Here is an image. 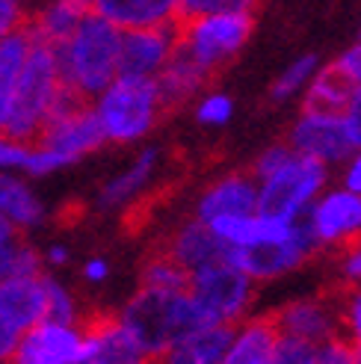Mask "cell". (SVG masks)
I'll return each instance as SVG.
<instances>
[{"mask_svg":"<svg viewBox=\"0 0 361 364\" xmlns=\"http://www.w3.org/2000/svg\"><path fill=\"white\" fill-rule=\"evenodd\" d=\"M104 134L89 110V101L71 95L68 89L63 92L57 110L42 127V134L30 142V163L27 178H48L63 169L77 166L80 160L104 149Z\"/></svg>","mask_w":361,"mask_h":364,"instance_id":"6da1fadb","label":"cell"},{"mask_svg":"<svg viewBox=\"0 0 361 364\" xmlns=\"http://www.w3.org/2000/svg\"><path fill=\"white\" fill-rule=\"evenodd\" d=\"M119 50H122V30H116L95 12L86 15L71 30L68 39H63L53 48L63 86L83 101L95 98L107 83L119 77Z\"/></svg>","mask_w":361,"mask_h":364,"instance_id":"7a4b0ae2","label":"cell"},{"mask_svg":"<svg viewBox=\"0 0 361 364\" xmlns=\"http://www.w3.org/2000/svg\"><path fill=\"white\" fill-rule=\"evenodd\" d=\"M89 110L107 145H136L157 131L160 119L166 116V104L160 98L157 80L116 77L95 98H89Z\"/></svg>","mask_w":361,"mask_h":364,"instance_id":"3957f363","label":"cell"},{"mask_svg":"<svg viewBox=\"0 0 361 364\" xmlns=\"http://www.w3.org/2000/svg\"><path fill=\"white\" fill-rule=\"evenodd\" d=\"M122 326L139 343L151 361L163 355L178 338L208 326L195 311L187 290H151L139 287L119 311Z\"/></svg>","mask_w":361,"mask_h":364,"instance_id":"277c9868","label":"cell"},{"mask_svg":"<svg viewBox=\"0 0 361 364\" xmlns=\"http://www.w3.org/2000/svg\"><path fill=\"white\" fill-rule=\"evenodd\" d=\"M63 92H65V86H63V77H60L53 48L33 39V48L27 53V63L21 68V75H18V83H15L12 101L6 107L0 134H9L15 139L33 142L42 134V127L48 124L53 110H57Z\"/></svg>","mask_w":361,"mask_h":364,"instance_id":"5b68a950","label":"cell"},{"mask_svg":"<svg viewBox=\"0 0 361 364\" xmlns=\"http://www.w3.org/2000/svg\"><path fill=\"white\" fill-rule=\"evenodd\" d=\"M255 33V9H228L178 21V50L213 77L243 53Z\"/></svg>","mask_w":361,"mask_h":364,"instance_id":"8992f818","label":"cell"},{"mask_svg":"<svg viewBox=\"0 0 361 364\" xmlns=\"http://www.w3.org/2000/svg\"><path fill=\"white\" fill-rule=\"evenodd\" d=\"M187 296L193 299L205 323L237 326L240 320H246L252 302H255V282L237 264L222 258L190 272Z\"/></svg>","mask_w":361,"mask_h":364,"instance_id":"52a82bcc","label":"cell"},{"mask_svg":"<svg viewBox=\"0 0 361 364\" xmlns=\"http://www.w3.org/2000/svg\"><path fill=\"white\" fill-rule=\"evenodd\" d=\"M326 187L329 166L293 151L279 169L258 178V210L296 223Z\"/></svg>","mask_w":361,"mask_h":364,"instance_id":"ba28073f","label":"cell"},{"mask_svg":"<svg viewBox=\"0 0 361 364\" xmlns=\"http://www.w3.org/2000/svg\"><path fill=\"white\" fill-rule=\"evenodd\" d=\"M302 225L317 252H338L361 240V193H352L344 184L326 187L305 210Z\"/></svg>","mask_w":361,"mask_h":364,"instance_id":"9c48e42d","label":"cell"},{"mask_svg":"<svg viewBox=\"0 0 361 364\" xmlns=\"http://www.w3.org/2000/svg\"><path fill=\"white\" fill-rule=\"evenodd\" d=\"M317 255V246L311 243L308 231H305L302 220L291 234H284L279 240H266L258 246L246 249H228V261L237 264L252 282H273L281 279L287 272L299 269L302 264H308Z\"/></svg>","mask_w":361,"mask_h":364,"instance_id":"30bf717a","label":"cell"},{"mask_svg":"<svg viewBox=\"0 0 361 364\" xmlns=\"http://www.w3.org/2000/svg\"><path fill=\"white\" fill-rule=\"evenodd\" d=\"M284 142L302 157H311L323 166H340L347 160V154L352 151L350 134L344 127L340 113H326V110H308L302 107L299 116L287 127Z\"/></svg>","mask_w":361,"mask_h":364,"instance_id":"8fae6325","label":"cell"},{"mask_svg":"<svg viewBox=\"0 0 361 364\" xmlns=\"http://www.w3.org/2000/svg\"><path fill=\"white\" fill-rule=\"evenodd\" d=\"M279 335H291L320 343L340 335V320H338V294H317V296H299L284 302L276 311H269Z\"/></svg>","mask_w":361,"mask_h":364,"instance_id":"7c38bea8","label":"cell"},{"mask_svg":"<svg viewBox=\"0 0 361 364\" xmlns=\"http://www.w3.org/2000/svg\"><path fill=\"white\" fill-rule=\"evenodd\" d=\"M178 53V27H149L122 33L119 77L157 80Z\"/></svg>","mask_w":361,"mask_h":364,"instance_id":"4fadbf2b","label":"cell"},{"mask_svg":"<svg viewBox=\"0 0 361 364\" xmlns=\"http://www.w3.org/2000/svg\"><path fill=\"white\" fill-rule=\"evenodd\" d=\"M160 169H163V154L154 145H146L139 149L131 163L124 169L113 172L110 178L104 181L95 193V208L104 213H119L128 210L131 205H136L142 196L151 190V184L157 181Z\"/></svg>","mask_w":361,"mask_h":364,"instance_id":"5bb4252c","label":"cell"},{"mask_svg":"<svg viewBox=\"0 0 361 364\" xmlns=\"http://www.w3.org/2000/svg\"><path fill=\"white\" fill-rule=\"evenodd\" d=\"M83 347L80 326L39 320L21 335L6 364H71Z\"/></svg>","mask_w":361,"mask_h":364,"instance_id":"9a60e30c","label":"cell"},{"mask_svg":"<svg viewBox=\"0 0 361 364\" xmlns=\"http://www.w3.org/2000/svg\"><path fill=\"white\" fill-rule=\"evenodd\" d=\"M258 210V181L252 172H225L213 178L210 184L198 193L193 216L205 225L225 220V216H246Z\"/></svg>","mask_w":361,"mask_h":364,"instance_id":"2e32d148","label":"cell"},{"mask_svg":"<svg viewBox=\"0 0 361 364\" xmlns=\"http://www.w3.org/2000/svg\"><path fill=\"white\" fill-rule=\"evenodd\" d=\"M92 12L122 33L149 27H178L180 0H95Z\"/></svg>","mask_w":361,"mask_h":364,"instance_id":"e0dca14e","label":"cell"},{"mask_svg":"<svg viewBox=\"0 0 361 364\" xmlns=\"http://www.w3.org/2000/svg\"><path fill=\"white\" fill-rule=\"evenodd\" d=\"M160 249H163L166 255H172V258L184 267L187 272L205 267V264L228 258V249L216 240V234L202 220H195V216H190V220H184V223H178L169 231V237L160 243Z\"/></svg>","mask_w":361,"mask_h":364,"instance_id":"ac0fdd59","label":"cell"},{"mask_svg":"<svg viewBox=\"0 0 361 364\" xmlns=\"http://www.w3.org/2000/svg\"><path fill=\"white\" fill-rule=\"evenodd\" d=\"M0 317L18 332L45 320V272L42 276H6L0 282Z\"/></svg>","mask_w":361,"mask_h":364,"instance_id":"d6986e66","label":"cell"},{"mask_svg":"<svg viewBox=\"0 0 361 364\" xmlns=\"http://www.w3.org/2000/svg\"><path fill=\"white\" fill-rule=\"evenodd\" d=\"M0 220L18 234L39 228L48 220L42 196L33 190V181L15 172H0Z\"/></svg>","mask_w":361,"mask_h":364,"instance_id":"ffe728a7","label":"cell"},{"mask_svg":"<svg viewBox=\"0 0 361 364\" xmlns=\"http://www.w3.org/2000/svg\"><path fill=\"white\" fill-rule=\"evenodd\" d=\"M234 338V326L208 323L178 338L154 364H222Z\"/></svg>","mask_w":361,"mask_h":364,"instance_id":"44dd1931","label":"cell"},{"mask_svg":"<svg viewBox=\"0 0 361 364\" xmlns=\"http://www.w3.org/2000/svg\"><path fill=\"white\" fill-rule=\"evenodd\" d=\"M276 341H279V329L269 314L246 317L234 326V338L222 364H273Z\"/></svg>","mask_w":361,"mask_h":364,"instance_id":"7402d4cb","label":"cell"},{"mask_svg":"<svg viewBox=\"0 0 361 364\" xmlns=\"http://www.w3.org/2000/svg\"><path fill=\"white\" fill-rule=\"evenodd\" d=\"M92 6L95 0H48L39 12L30 15L27 30L36 42L57 48L86 15H92Z\"/></svg>","mask_w":361,"mask_h":364,"instance_id":"603a6c76","label":"cell"},{"mask_svg":"<svg viewBox=\"0 0 361 364\" xmlns=\"http://www.w3.org/2000/svg\"><path fill=\"white\" fill-rule=\"evenodd\" d=\"M208 83H210L208 71H202L180 50L169 60V65L160 71V77H157V89H160V98H163L166 110H175L180 104H193L208 89Z\"/></svg>","mask_w":361,"mask_h":364,"instance_id":"cb8c5ba5","label":"cell"},{"mask_svg":"<svg viewBox=\"0 0 361 364\" xmlns=\"http://www.w3.org/2000/svg\"><path fill=\"white\" fill-rule=\"evenodd\" d=\"M30 48H33V36H30L27 27L0 39V127H4L6 107H9V101H12L18 75H21V68H24V63H27Z\"/></svg>","mask_w":361,"mask_h":364,"instance_id":"d4e9b609","label":"cell"},{"mask_svg":"<svg viewBox=\"0 0 361 364\" xmlns=\"http://www.w3.org/2000/svg\"><path fill=\"white\" fill-rule=\"evenodd\" d=\"M350 92H352V86L340 77L332 65H320V71L314 75V80L308 83V89H305V95H302V107H308V110L340 113Z\"/></svg>","mask_w":361,"mask_h":364,"instance_id":"484cf974","label":"cell"},{"mask_svg":"<svg viewBox=\"0 0 361 364\" xmlns=\"http://www.w3.org/2000/svg\"><path fill=\"white\" fill-rule=\"evenodd\" d=\"M320 65L323 63H320L317 53H299L296 60H291L279 71V77L273 80V86H269V101L287 104V101L305 95V89H308V83L314 80Z\"/></svg>","mask_w":361,"mask_h":364,"instance_id":"4316f807","label":"cell"},{"mask_svg":"<svg viewBox=\"0 0 361 364\" xmlns=\"http://www.w3.org/2000/svg\"><path fill=\"white\" fill-rule=\"evenodd\" d=\"M190 272L180 267L172 255L163 249H151L139 267V287H151V290H187Z\"/></svg>","mask_w":361,"mask_h":364,"instance_id":"83f0119b","label":"cell"},{"mask_svg":"<svg viewBox=\"0 0 361 364\" xmlns=\"http://www.w3.org/2000/svg\"><path fill=\"white\" fill-rule=\"evenodd\" d=\"M193 119L198 127H208V131L225 127L234 119V98L222 89H205L193 101Z\"/></svg>","mask_w":361,"mask_h":364,"instance_id":"f1b7e54d","label":"cell"},{"mask_svg":"<svg viewBox=\"0 0 361 364\" xmlns=\"http://www.w3.org/2000/svg\"><path fill=\"white\" fill-rule=\"evenodd\" d=\"M80 317H83V308H80L77 296L71 294L63 282H57L45 272V320L77 326Z\"/></svg>","mask_w":361,"mask_h":364,"instance_id":"f546056e","label":"cell"},{"mask_svg":"<svg viewBox=\"0 0 361 364\" xmlns=\"http://www.w3.org/2000/svg\"><path fill=\"white\" fill-rule=\"evenodd\" d=\"M273 364H317V343L279 335L273 347Z\"/></svg>","mask_w":361,"mask_h":364,"instance_id":"4dcf8cb0","label":"cell"},{"mask_svg":"<svg viewBox=\"0 0 361 364\" xmlns=\"http://www.w3.org/2000/svg\"><path fill=\"white\" fill-rule=\"evenodd\" d=\"M332 255H335L338 287H361V240H352Z\"/></svg>","mask_w":361,"mask_h":364,"instance_id":"1f68e13d","label":"cell"},{"mask_svg":"<svg viewBox=\"0 0 361 364\" xmlns=\"http://www.w3.org/2000/svg\"><path fill=\"white\" fill-rule=\"evenodd\" d=\"M27 163H30V142L0 134V172H15L27 178Z\"/></svg>","mask_w":361,"mask_h":364,"instance_id":"d6a6232c","label":"cell"},{"mask_svg":"<svg viewBox=\"0 0 361 364\" xmlns=\"http://www.w3.org/2000/svg\"><path fill=\"white\" fill-rule=\"evenodd\" d=\"M317 364H361V358L344 335H335L317 347Z\"/></svg>","mask_w":361,"mask_h":364,"instance_id":"836d02e7","label":"cell"},{"mask_svg":"<svg viewBox=\"0 0 361 364\" xmlns=\"http://www.w3.org/2000/svg\"><path fill=\"white\" fill-rule=\"evenodd\" d=\"M228 9H255V0H180V18H198Z\"/></svg>","mask_w":361,"mask_h":364,"instance_id":"e575fe53","label":"cell"},{"mask_svg":"<svg viewBox=\"0 0 361 364\" xmlns=\"http://www.w3.org/2000/svg\"><path fill=\"white\" fill-rule=\"evenodd\" d=\"M30 21L27 0H0V39L24 30Z\"/></svg>","mask_w":361,"mask_h":364,"instance_id":"d590c367","label":"cell"},{"mask_svg":"<svg viewBox=\"0 0 361 364\" xmlns=\"http://www.w3.org/2000/svg\"><path fill=\"white\" fill-rule=\"evenodd\" d=\"M329 65H332L350 86H361V42H355V45L347 48V50H340Z\"/></svg>","mask_w":361,"mask_h":364,"instance_id":"8d00e7d4","label":"cell"},{"mask_svg":"<svg viewBox=\"0 0 361 364\" xmlns=\"http://www.w3.org/2000/svg\"><path fill=\"white\" fill-rule=\"evenodd\" d=\"M340 119H344V127L350 134L352 149H355V145H361V86H352L344 110H340Z\"/></svg>","mask_w":361,"mask_h":364,"instance_id":"74e56055","label":"cell"},{"mask_svg":"<svg viewBox=\"0 0 361 364\" xmlns=\"http://www.w3.org/2000/svg\"><path fill=\"white\" fill-rule=\"evenodd\" d=\"M18 240H21V234L0 220V282H4L6 276H12V258H15Z\"/></svg>","mask_w":361,"mask_h":364,"instance_id":"f35d334b","label":"cell"},{"mask_svg":"<svg viewBox=\"0 0 361 364\" xmlns=\"http://www.w3.org/2000/svg\"><path fill=\"white\" fill-rule=\"evenodd\" d=\"M340 184L352 193H361V145H355L347 160L340 163Z\"/></svg>","mask_w":361,"mask_h":364,"instance_id":"ab89813d","label":"cell"},{"mask_svg":"<svg viewBox=\"0 0 361 364\" xmlns=\"http://www.w3.org/2000/svg\"><path fill=\"white\" fill-rule=\"evenodd\" d=\"M18 341H21V332L9 326L4 317H0V364H6L18 347Z\"/></svg>","mask_w":361,"mask_h":364,"instance_id":"60d3db41","label":"cell"},{"mask_svg":"<svg viewBox=\"0 0 361 364\" xmlns=\"http://www.w3.org/2000/svg\"><path fill=\"white\" fill-rule=\"evenodd\" d=\"M107 276H110V264H107V258H89L83 264V279L92 282V284H101Z\"/></svg>","mask_w":361,"mask_h":364,"instance_id":"b9f144b4","label":"cell"},{"mask_svg":"<svg viewBox=\"0 0 361 364\" xmlns=\"http://www.w3.org/2000/svg\"><path fill=\"white\" fill-rule=\"evenodd\" d=\"M68 258H71V252H68V246H63V243H50V246L42 252L45 267H53V269L65 267V264H68Z\"/></svg>","mask_w":361,"mask_h":364,"instance_id":"7bdbcfd3","label":"cell"},{"mask_svg":"<svg viewBox=\"0 0 361 364\" xmlns=\"http://www.w3.org/2000/svg\"><path fill=\"white\" fill-rule=\"evenodd\" d=\"M358 42H361V36H358Z\"/></svg>","mask_w":361,"mask_h":364,"instance_id":"ee69618b","label":"cell"},{"mask_svg":"<svg viewBox=\"0 0 361 364\" xmlns=\"http://www.w3.org/2000/svg\"><path fill=\"white\" fill-rule=\"evenodd\" d=\"M255 4H258V0H255Z\"/></svg>","mask_w":361,"mask_h":364,"instance_id":"f6af8a7d","label":"cell"}]
</instances>
